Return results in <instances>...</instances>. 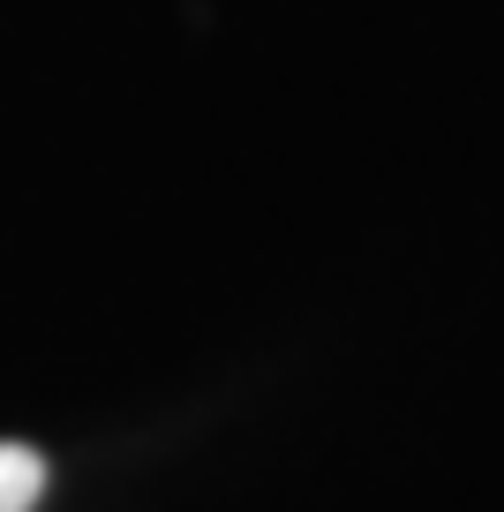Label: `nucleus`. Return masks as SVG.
Returning <instances> with one entry per match:
<instances>
[{
	"label": "nucleus",
	"instance_id": "nucleus-1",
	"mask_svg": "<svg viewBox=\"0 0 504 512\" xmlns=\"http://www.w3.org/2000/svg\"><path fill=\"white\" fill-rule=\"evenodd\" d=\"M46 497V460L31 445H0V512H31Z\"/></svg>",
	"mask_w": 504,
	"mask_h": 512
}]
</instances>
